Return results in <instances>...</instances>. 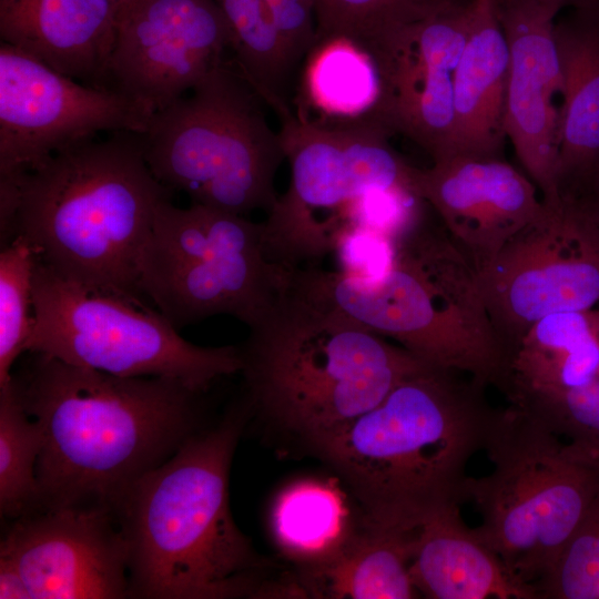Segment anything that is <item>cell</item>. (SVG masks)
<instances>
[{
	"label": "cell",
	"mask_w": 599,
	"mask_h": 599,
	"mask_svg": "<svg viewBox=\"0 0 599 599\" xmlns=\"http://www.w3.org/2000/svg\"><path fill=\"white\" fill-rule=\"evenodd\" d=\"M38 256L28 240L17 236L0 253V386L10 382L12 367L34 325L33 273Z\"/></svg>",
	"instance_id": "obj_30"
},
{
	"label": "cell",
	"mask_w": 599,
	"mask_h": 599,
	"mask_svg": "<svg viewBox=\"0 0 599 599\" xmlns=\"http://www.w3.org/2000/svg\"><path fill=\"white\" fill-rule=\"evenodd\" d=\"M509 51L505 129L541 200L560 199L556 162L564 82L555 40L561 0H496Z\"/></svg>",
	"instance_id": "obj_17"
},
{
	"label": "cell",
	"mask_w": 599,
	"mask_h": 599,
	"mask_svg": "<svg viewBox=\"0 0 599 599\" xmlns=\"http://www.w3.org/2000/svg\"><path fill=\"white\" fill-rule=\"evenodd\" d=\"M271 263L261 222L192 203L162 202L140 263V292L176 329L215 315L251 327L286 287Z\"/></svg>",
	"instance_id": "obj_9"
},
{
	"label": "cell",
	"mask_w": 599,
	"mask_h": 599,
	"mask_svg": "<svg viewBox=\"0 0 599 599\" xmlns=\"http://www.w3.org/2000/svg\"><path fill=\"white\" fill-rule=\"evenodd\" d=\"M599 377V308L559 312L531 324L506 351L497 386L508 402L559 393Z\"/></svg>",
	"instance_id": "obj_23"
},
{
	"label": "cell",
	"mask_w": 599,
	"mask_h": 599,
	"mask_svg": "<svg viewBox=\"0 0 599 599\" xmlns=\"http://www.w3.org/2000/svg\"><path fill=\"white\" fill-rule=\"evenodd\" d=\"M416 530L383 528L366 522L322 562L303 567L300 593L343 599H409L418 597L409 565Z\"/></svg>",
	"instance_id": "obj_24"
},
{
	"label": "cell",
	"mask_w": 599,
	"mask_h": 599,
	"mask_svg": "<svg viewBox=\"0 0 599 599\" xmlns=\"http://www.w3.org/2000/svg\"><path fill=\"white\" fill-rule=\"evenodd\" d=\"M11 384L42 435L40 510H112L126 488L195 433L205 392L159 376H115L28 353Z\"/></svg>",
	"instance_id": "obj_1"
},
{
	"label": "cell",
	"mask_w": 599,
	"mask_h": 599,
	"mask_svg": "<svg viewBox=\"0 0 599 599\" xmlns=\"http://www.w3.org/2000/svg\"><path fill=\"white\" fill-rule=\"evenodd\" d=\"M231 34L232 63L278 120L292 114L296 71L263 0H216Z\"/></svg>",
	"instance_id": "obj_27"
},
{
	"label": "cell",
	"mask_w": 599,
	"mask_h": 599,
	"mask_svg": "<svg viewBox=\"0 0 599 599\" xmlns=\"http://www.w3.org/2000/svg\"><path fill=\"white\" fill-rule=\"evenodd\" d=\"M537 597L599 599V488Z\"/></svg>",
	"instance_id": "obj_32"
},
{
	"label": "cell",
	"mask_w": 599,
	"mask_h": 599,
	"mask_svg": "<svg viewBox=\"0 0 599 599\" xmlns=\"http://www.w3.org/2000/svg\"><path fill=\"white\" fill-rule=\"evenodd\" d=\"M414 185L477 273L542 211L536 184L502 158L455 155L414 166Z\"/></svg>",
	"instance_id": "obj_18"
},
{
	"label": "cell",
	"mask_w": 599,
	"mask_h": 599,
	"mask_svg": "<svg viewBox=\"0 0 599 599\" xmlns=\"http://www.w3.org/2000/svg\"><path fill=\"white\" fill-rule=\"evenodd\" d=\"M0 556L21 572L31 599L129 598V550L110 508L60 507L14 520Z\"/></svg>",
	"instance_id": "obj_15"
},
{
	"label": "cell",
	"mask_w": 599,
	"mask_h": 599,
	"mask_svg": "<svg viewBox=\"0 0 599 599\" xmlns=\"http://www.w3.org/2000/svg\"><path fill=\"white\" fill-rule=\"evenodd\" d=\"M42 449L38 424L17 396L11 379L0 386V512L18 519L40 510L37 463Z\"/></svg>",
	"instance_id": "obj_29"
},
{
	"label": "cell",
	"mask_w": 599,
	"mask_h": 599,
	"mask_svg": "<svg viewBox=\"0 0 599 599\" xmlns=\"http://www.w3.org/2000/svg\"><path fill=\"white\" fill-rule=\"evenodd\" d=\"M428 366L316 448L372 525L417 530L465 501L466 468L483 450L495 408L481 384Z\"/></svg>",
	"instance_id": "obj_2"
},
{
	"label": "cell",
	"mask_w": 599,
	"mask_h": 599,
	"mask_svg": "<svg viewBox=\"0 0 599 599\" xmlns=\"http://www.w3.org/2000/svg\"><path fill=\"white\" fill-rule=\"evenodd\" d=\"M291 183L261 222L267 260L284 268L318 265L349 225L348 209L376 189L414 185V166L372 119L327 123L292 113L280 120Z\"/></svg>",
	"instance_id": "obj_10"
},
{
	"label": "cell",
	"mask_w": 599,
	"mask_h": 599,
	"mask_svg": "<svg viewBox=\"0 0 599 599\" xmlns=\"http://www.w3.org/2000/svg\"><path fill=\"white\" fill-rule=\"evenodd\" d=\"M113 0H0L1 41L100 87L116 34Z\"/></svg>",
	"instance_id": "obj_19"
},
{
	"label": "cell",
	"mask_w": 599,
	"mask_h": 599,
	"mask_svg": "<svg viewBox=\"0 0 599 599\" xmlns=\"http://www.w3.org/2000/svg\"><path fill=\"white\" fill-rule=\"evenodd\" d=\"M344 276L373 282L385 276L396 256V241L368 227L349 224L339 234L333 253Z\"/></svg>",
	"instance_id": "obj_33"
},
{
	"label": "cell",
	"mask_w": 599,
	"mask_h": 599,
	"mask_svg": "<svg viewBox=\"0 0 599 599\" xmlns=\"http://www.w3.org/2000/svg\"><path fill=\"white\" fill-rule=\"evenodd\" d=\"M263 1L297 69L318 42L315 0Z\"/></svg>",
	"instance_id": "obj_34"
},
{
	"label": "cell",
	"mask_w": 599,
	"mask_h": 599,
	"mask_svg": "<svg viewBox=\"0 0 599 599\" xmlns=\"http://www.w3.org/2000/svg\"><path fill=\"white\" fill-rule=\"evenodd\" d=\"M409 572L426 598L537 599L478 530L464 522L459 506L439 511L416 530Z\"/></svg>",
	"instance_id": "obj_21"
},
{
	"label": "cell",
	"mask_w": 599,
	"mask_h": 599,
	"mask_svg": "<svg viewBox=\"0 0 599 599\" xmlns=\"http://www.w3.org/2000/svg\"><path fill=\"white\" fill-rule=\"evenodd\" d=\"M241 348L251 403L312 444L430 366L287 285Z\"/></svg>",
	"instance_id": "obj_6"
},
{
	"label": "cell",
	"mask_w": 599,
	"mask_h": 599,
	"mask_svg": "<svg viewBox=\"0 0 599 599\" xmlns=\"http://www.w3.org/2000/svg\"><path fill=\"white\" fill-rule=\"evenodd\" d=\"M468 2L403 30L370 53L382 94L369 119L412 140L433 163L454 151V77L468 33Z\"/></svg>",
	"instance_id": "obj_16"
},
{
	"label": "cell",
	"mask_w": 599,
	"mask_h": 599,
	"mask_svg": "<svg viewBox=\"0 0 599 599\" xmlns=\"http://www.w3.org/2000/svg\"><path fill=\"white\" fill-rule=\"evenodd\" d=\"M264 105L225 61L190 94L152 115L140 133L150 170L192 203L243 216L267 213L278 197L274 182L285 153Z\"/></svg>",
	"instance_id": "obj_8"
},
{
	"label": "cell",
	"mask_w": 599,
	"mask_h": 599,
	"mask_svg": "<svg viewBox=\"0 0 599 599\" xmlns=\"http://www.w3.org/2000/svg\"><path fill=\"white\" fill-rule=\"evenodd\" d=\"M469 0H315L318 41L348 38L369 53L403 30Z\"/></svg>",
	"instance_id": "obj_28"
},
{
	"label": "cell",
	"mask_w": 599,
	"mask_h": 599,
	"mask_svg": "<svg viewBox=\"0 0 599 599\" xmlns=\"http://www.w3.org/2000/svg\"><path fill=\"white\" fill-rule=\"evenodd\" d=\"M34 325L26 353L115 376H159L206 392L241 372L240 346L205 347L184 339L158 311L91 293L37 260Z\"/></svg>",
	"instance_id": "obj_11"
},
{
	"label": "cell",
	"mask_w": 599,
	"mask_h": 599,
	"mask_svg": "<svg viewBox=\"0 0 599 599\" xmlns=\"http://www.w3.org/2000/svg\"><path fill=\"white\" fill-rule=\"evenodd\" d=\"M577 199L599 224V160L569 195Z\"/></svg>",
	"instance_id": "obj_36"
},
{
	"label": "cell",
	"mask_w": 599,
	"mask_h": 599,
	"mask_svg": "<svg viewBox=\"0 0 599 599\" xmlns=\"http://www.w3.org/2000/svg\"><path fill=\"white\" fill-rule=\"evenodd\" d=\"M509 404L535 416L575 451L599 465V377L577 388L528 395Z\"/></svg>",
	"instance_id": "obj_31"
},
{
	"label": "cell",
	"mask_w": 599,
	"mask_h": 599,
	"mask_svg": "<svg viewBox=\"0 0 599 599\" xmlns=\"http://www.w3.org/2000/svg\"><path fill=\"white\" fill-rule=\"evenodd\" d=\"M508 72V44L496 0H469L467 39L454 77L451 156L501 158Z\"/></svg>",
	"instance_id": "obj_20"
},
{
	"label": "cell",
	"mask_w": 599,
	"mask_h": 599,
	"mask_svg": "<svg viewBox=\"0 0 599 599\" xmlns=\"http://www.w3.org/2000/svg\"><path fill=\"white\" fill-rule=\"evenodd\" d=\"M17 236L62 278L148 308L140 263L159 205L172 191L150 170L140 133L112 132L13 177Z\"/></svg>",
	"instance_id": "obj_4"
},
{
	"label": "cell",
	"mask_w": 599,
	"mask_h": 599,
	"mask_svg": "<svg viewBox=\"0 0 599 599\" xmlns=\"http://www.w3.org/2000/svg\"><path fill=\"white\" fill-rule=\"evenodd\" d=\"M244 408L190 436L114 504L129 550V598L222 599L258 595L261 561L236 527L229 474Z\"/></svg>",
	"instance_id": "obj_3"
},
{
	"label": "cell",
	"mask_w": 599,
	"mask_h": 599,
	"mask_svg": "<svg viewBox=\"0 0 599 599\" xmlns=\"http://www.w3.org/2000/svg\"><path fill=\"white\" fill-rule=\"evenodd\" d=\"M478 278L506 351L547 315L599 307V224L572 196L544 202Z\"/></svg>",
	"instance_id": "obj_12"
},
{
	"label": "cell",
	"mask_w": 599,
	"mask_h": 599,
	"mask_svg": "<svg viewBox=\"0 0 599 599\" xmlns=\"http://www.w3.org/2000/svg\"><path fill=\"white\" fill-rule=\"evenodd\" d=\"M483 450L491 470L467 477L465 501L480 512L481 537L537 595L599 488V465L511 404L495 408Z\"/></svg>",
	"instance_id": "obj_7"
},
{
	"label": "cell",
	"mask_w": 599,
	"mask_h": 599,
	"mask_svg": "<svg viewBox=\"0 0 599 599\" xmlns=\"http://www.w3.org/2000/svg\"><path fill=\"white\" fill-rule=\"evenodd\" d=\"M270 522L281 551L303 567L331 557L355 530L334 480L292 483L275 498Z\"/></svg>",
	"instance_id": "obj_26"
},
{
	"label": "cell",
	"mask_w": 599,
	"mask_h": 599,
	"mask_svg": "<svg viewBox=\"0 0 599 599\" xmlns=\"http://www.w3.org/2000/svg\"><path fill=\"white\" fill-rule=\"evenodd\" d=\"M0 599H31L29 589L17 566L0 556Z\"/></svg>",
	"instance_id": "obj_35"
},
{
	"label": "cell",
	"mask_w": 599,
	"mask_h": 599,
	"mask_svg": "<svg viewBox=\"0 0 599 599\" xmlns=\"http://www.w3.org/2000/svg\"><path fill=\"white\" fill-rule=\"evenodd\" d=\"M568 9L554 28L564 82L556 162L559 196L571 194L599 160V4Z\"/></svg>",
	"instance_id": "obj_22"
},
{
	"label": "cell",
	"mask_w": 599,
	"mask_h": 599,
	"mask_svg": "<svg viewBox=\"0 0 599 599\" xmlns=\"http://www.w3.org/2000/svg\"><path fill=\"white\" fill-rule=\"evenodd\" d=\"M302 93L327 123L369 119L382 94L374 57L345 37L324 38L303 62Z\"/></svg>",
	"instance_id": "obj_25"
},
{
	"label": "cell",
	"mask_w": 599,
	"mask_h": 599,
	"mask_svg": "<svg viewBox=\"0 0 599 599\" xmlns=\"http://www.w3.org/2000/svg\"><path fill=\"white\" fill-rule=\"evenodd\" d=\"M566 8H580L599 4V0H561Z\"/></svg>",
	"instance_id": "obj_37"
},
{
	"label": "cell",
	"mask_w": 599,
	"mask_h": 599,
	"mask_svg": "<svg viewBox=\"0 0 599 599\" xmlns=\"http://www.w3.org/2000/svg\"><path fill=\"white\" fill-rule=\"evenodd\" d=\"M134 1H136V0H113L114 4H115V7H116L118 13H119L122 9H124V8H126L128 6H130L131 3H133Z\"/></svg>",
	"instance_id": "obj_38"
},
{
	"label": "cell",
	"mask_w": 599,
	"mask_h": 599,
	"mask_svg": "<svg viewBox=\"0 0 599 599\" xmlns=\"http://www.w3.org/2000/svg\"><path fill=\"white\" fill-rule=\"evenodd\" d=\"M152 115L106 88L78 82L0 44V177H19L101 132L143 133Z\"/></svg>",
	"instance_id": "obj_13"
},
{
	"label": "cell",
	"mask_w": 599,
	"mask_h": 599,
	"mask_svg": "<svg viewBox=\"0 0 599 599\" xmlns=\"http://www.w3.org/2000/svg\"><path fill=\"white\" fill-rule=\"evenodd\" d=\"M288 285L433 367L485 387L499 378L505 347L478 273L428 212L396 241L394 264L382 278L363 282L313 265L290 271Z\"/></svg>",
	"instance_id": "obj_5"
},
{
	"label": "cell",
	"mask_w": 599,
	"mask_h": 599,
	"mask_svg": "<svg viewBox=\"0 0 599 599\" xmlns=\"http://www.w3.org/2000/svg\"><path fill=\"white\" fill-rule=\"evenodd\" d=\"M230 49L216 0H136L118 13L100 87L153 115L223 64Z\"/></svg>",
	"instance_id": "obj_14"
}]
</instances>
